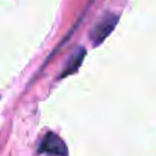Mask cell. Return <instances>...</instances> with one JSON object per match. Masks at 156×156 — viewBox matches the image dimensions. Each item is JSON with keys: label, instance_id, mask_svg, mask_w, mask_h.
<instances>
[{"label": "cell", "instance_id": "1", "mask_svg": "<svg viewBox=\"0 0 156 156\" xmlns=\"http://www.w3.org/2000/svg\"><path fill=\"white\" fill-rule=\"evenodd\" d=\"M40 153H46V155H56V156H67L68 155V149L65 146V143L52 132H49L40 144Z\"/></svg>", "mask_w": 156, "mask_h": 156}, {"label": "cell", "instance_id": "2", "mask_svg": "<svg viewBox=\"0 0 156 156\" xmlns=\"http://www.w3.org/2000/svg\"><path fill=\"white\" fill-rule=\"evenodd\" d=\"M117 21H118V17H117V15H112V14H109V15H106L105 18H102V21H100V23L93 29V32H91V40H93L94 46H99L105 38L109 37V34L114 30Z\"/></svg>", "mask_w": 156, "mask_h": 156}, {"label": "cell", "instance_id": "3", "mask_svg": "<svg viewBox=\"0 0 156 156\" xmlns=\"http://www.w3.org/2000/svg\"><path fill=\"white\" fill-rule=\"evenodd\" d=\"M85 53H87V50H85L83 47L77 49V52L71 56V61L67 64V67H65V70H64V73H62L61 77H65V76H68V74L76 73L77 68H80V64H82V61H83V58H85Z\"/></svg>", "mask_w": 156, "mask_h": 156}]
</instances>
